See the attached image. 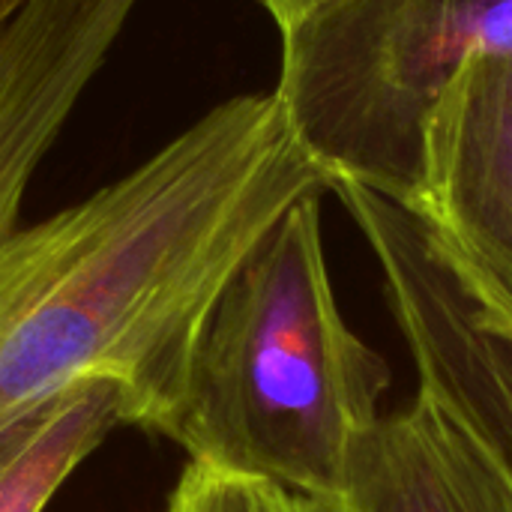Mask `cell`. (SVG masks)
I'll return each instance as SVG.
<instances>
[{
	"label": "cell",
	"mask_w": 512,
	"mask_h": 512,
	"mask_svg": "<svg viewBox=\"0 0 512 512\" xmlns=\"http://www.w3.org/2000/svg\"><path fill=\"white\" fill-rule=\"evenodd\" d=\"M330 177L276 93L213 105L141 165L0 240V435L90 378L159 435L222 285Z\"/></svg>",
	"instance_id": "cell-1"
},
{
	"label": "cell",
	"mask_w": 512,
	"mask_h": 512,
	"mask_svg": "<svg viewBox=\"0 0 512 512\" xmlns=\"http://www.w3.org/2000/svg\"><path fill=\"white\" fill-rule=\"evenodd\" d=\"M390 381L387 360L339 312L315 192L222 285L159 435L192 462L342 501Z\"/></svg>",
	"instance_id": "cell-2"
},
{
	"label": "cell",
	"mask_w": 512,
	"mask_h": 512,
	"mask_svg": "<svg viewBox=\"0 0 512 512\" xmlns=\"http://www.w3.org/2000/svg\"><path fill=\"white\" fill-rule=\"evenodd\" d=\"M512 51V0H327L282 33L276 99L336 183L423 207L426 135L477 54Z\"/></svg>",
	"instance_id": "cell-3"
},
{
	"label": "cell",
	"mask_w": 512,
	"mask_h": 512,
	"mask_svg": "<svg viewBox=\"0 0 512 512\" xmlns=\"http://www.w3.org/2000/svg\"><path fill=\"white\" fill-rule=\"evenodd\" d=\"M333 192L378 258L420 390L468 426L512 480V321L477 291L420 207L357 183Z\"/></svg>",
	"instance_id": "cell-4"
},
{
	"label": "cell",
	"mask_w": 512,
	"mask_h": 512,
	"mask_svg": "<svg viewBox=\"0 0 512 512\" xmlns=\"http://www.w3.org/2000/svg\"><path fill=\"white\" fill-rule=\"evenodd\" d=\"M420 210L512 321V51L477 54L447 87L426 135Z\"/></svg>",
	"instance_id": "cell-5"
},
{
	"label": "cell",
	"mask_w": 512,
	"mask_h": 512,
	"mask_svg": "<svg viewBox=\"0 0 512 512\" xmlns=\"http://www.w3.org/2000/svg\"><path fill=\"white\" fill-rule=\"evenodd\" d=\"M141 0H27L0 21V240Z\"/></svg>",
	"instance_id": "cell-6"
},
{
	"label": "cell",
	"mask_w": 512,
	"mask_h": 512,
	"mask_svg": "<svg viewBox=\"0 0 512 512\" xmlns=\"http://www.w3.org/2000/svg\"><path fill=\"white\" fill-rule=\"evenodd\" d=\"M348 512H512V480L444 405L417 396L357 444Z\"/></svg>",
	"instance_id": "cell-7"
},
{
	"label": "cell",
	"mask_w": 512,
	"mask_h": 512,
	"mask_svg": "<svg viewBox=\"0 0 512 512\" xmlns=\"http://www.w3.org/2000/svg\"><path fill=\"white\" fill-rule=\"evenodd\" d=\"M135 426L123 384L90 378L0 435V512H45L81 462L120 429Z\"/></svg>",
	"instance_id": "cell-8"
},
{
	"label": "cell",
	"mask_w": 512,
	"mask_h": 512,
	"mask_svg": "<svg viewBox=\"0 0 512 512\" xmlns=\"http://www.w3.org/2000/svg\"><path fill=\"white\" fill-rule=\"evenodd\" d=\"M291 495L273 483L231 474L204 462H186L168 512H288Z\"/></svg>",
	"instance_id": "cell-9"
},
{
	"label": "cell",
	"mask_w": 512,
	"mask_h": 512,
	"mask_svg": "<svg viewBox=\"0 0 512 512\" xmlns=\"http://www.w3.org/2000/svg\"><path fill=\"white\" fill-rule=\"evenodd\" d=\"M258 3L270 12V18L276 21V27L285 33L297 21H303L309 12H315L318 6H324L327 0H258Z\"/></svg>",
	"instance_id": "cell-10"
},
{
	"label": "cell",
	"mask_w": 512,
	"mask_h": 512,
	"mask_svg": "<svg viewBox=\"0 0 512 512\" xmlns=\"http://www.w3.org/2000/svg\"><path fill=\"white\" fill-rule=\"evenodd\" d=\"M288 512H348L342 501H318V498H297L291 495Z\"/></svg>",
	"instance_id": "cell-11"
},
{
	"label": "cell",
	"mask_w": 512,
	"mask_h": 512,
	"mask_svg": "<svg viewBox=\"0 0 512 512\" xmlns=\"http://www.w3.org/2000/svg\"><path fill=\"white\" fill-rule=\"evenodd\" d=\"M24 3H27V0H0V21L9 18V15H12L15 9H21Z\"/></svg>",
	"instance_id": "cell-12"
}]
</instances>
